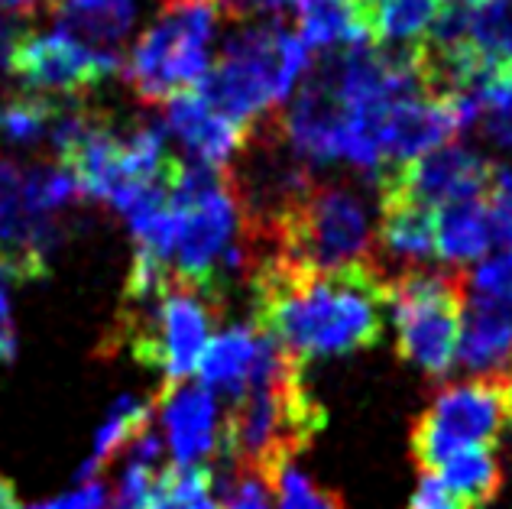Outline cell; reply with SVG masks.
Instances as JSON below:
<instances>
[{
	"instance_id": "obj_8",
	"label": "cell",
	"mask_w": 512,
	"mask_h": 509,
	"mask_svg": "<svg viewBox=\"0 0 512 509\" xmlns=\"http://www.w3.org/2000/svg\"><path fill=\"white\" fill-rule=\"evenodd\" d=\"M506 377H477L444 386L412 422V461L422 474H435L451 454L464 448H496L506 422Z\"/></svg>"
},
{
	"instance_id": "obj_25",
	"label": "cell",
	"mask_w": 512,
	"mask_h": 509,
	"mask_svg": "<svg viewBox=\"0 0 512 509\" xmlns=\"http://www.w3.org/2000/svg\"><path fill=\"white\" fill-rule=\"evenodd\" d=\"M470 43L493 62L512 59V0H483L470 23Z\"/></svg>"
},
{
	"instance_id": "obj_5",
	"label": "cell",
	"mask_w": 512,
	"mask_h": 509,
	"mask_svg": "<svg viewBox=\"0 0 512 509\" xmlns=\"http://www.w3.org/2000/svg\"><path fill=\"white\" fill-rule=\"evenodd\" d=\"M221 315L224 296L172 273L150 299L120 302L101 354L114 357L120 347H127L137 364L163 373V386H179L198 370Z\"/></svg>"
},
{
	"instance_id": "obj_31",
	"label": "cell",
	"mask_w": 512,
	"mask_h": 509,
	"mask_svg": "<svg viewBox=\"0 0 512 509\" xmlns=\"http://www.w3.org/2000/svg\"><path fill=\"white\" fill-rule=\"evenodd\" d=\"M0 10H4L7 17H30L36 10V0H0Z\"/></svg>"
},
{
	"instance_id": "obj_19",
	"label": "cell",
	"mask_w": 512,
	"mask_h": 509,
	"mask_svg": "<svg viewBox=\"0 0 512 509\" xmlns=\"http://www.w3.org/2000/svg\"><path fill=\"white\" fill-rule=\"evenodd\" d=\"M153 412H156V399H150V403H137V399H130V396L117 399L114 409L107 412V422L101 425L98 438H94V454H91V461L82 467L78 480H94L104 467H111V461L117 458V454L127 451L130 441L150 428Z\"/></svg>"
},
{
	"instance_id": "obj_16",
	"label": "cell",
	"mask_w": 512,
	"mask_h": 509,
	"mask_svg": "<svg viewBox=\"0 0 512 509\" xmlns=\"http://www.w3.org/2000/svg\"><path fill=\"white\" fill-rule=\"evenodd\" d=\"M496 244L493 214L483 198L454 202L435 211V257L448 263H470L487 257Z\"/></svg>"
},
{
	"instance_id": "obj_20",
	"label": "cell",
	"mask_w": 512,
	"mask_h": 509,
	"mask_svg": "<svg viewBox=\"0 0 512 509\" xmlns=\"http://www.w3.org/2000/svg\"><path fill=\"white\" fill-rule=\"evenodd\" d=\"M62 111L59 101H52L46 95H13L0 104V137L7 143H20V146H33L49 140L52 127H56V117Z\"/></svg>"
},
{
	"instance_id": "obj_22",
	"label": "cell",
	"mask_w": 512,
	"mask_h": 509,
	"mask_svg": "<svg viewBox=\"0 0 512 509\" xmlns=\"http://www.w3.org/2000/svg\"><path fill=\"white\" fill-rule=\"evenodd\" d=\"M78 192V182L59 163L36 166L23 176V211L33 218H56V211L69 208Z\"/></svg>"
},
{
	"instance_id": "obj_11",
	"label": "cell",
	"mask_w": 512,
	"mask_h": 509,
	"mask_svg": "<svg viewBox=\"0 0 512 509\" xmlns=\"http://www.w3.org/2000/svg\"><path fill=\"white\" fill-rule=\"evenodd\" d=\"M175 467H208L221 451L218 403L205 386H163L156 396Z\"/></svg>"
},
{
	"instance_id": "obj_3",
	"label": "cell",
	"mask_w": 512,
	"mask_h": 509,
	"mask_svg": "<svg viewBox=\"0 0 512 509\" xmlns=\"http://www.w3.org/2000/svg\"><path fill=\"white\" fill-rule=\"evenodd\" d=\"M325 422V406L305 383V364L279 347L250 390L231 403L218 454L276 484L282 467L312 445Z\"/></svg>"
},
{
	"instance_id": "obj_29",
	"label": "cell",
	"mask_w": 512,
	"mask_h": 509,
	"mask_svg": "<svg viewBox=\"0 0 512 509\" xmlns=\"http://www.w3.org/2000/svg\"><path fill=\"white\" fill-rule=\"evenodd\" d=\"M49 509H107V487L104 480H82V487L69 497H62L56 503H46Z\"/></svg>"
},
{
	"instance_id": "obj_4",
	"label": "cell",
	"mask_w": 512,
	"mask_h": 509,
	"mask_svg": "<svg viewBox=\"0 0 512 509\" xmlns=\"http://www.w3.org/2000/svg\"><path fill=\"white\" fill-rule=\"evenodd\" d=\"M308 65L312 49L299 33L282 23H247L227 36L195 91L214 111L256 130L295 95Z\"/></svg>"
},
{
	"instance_id": "obj_17",
	"label": "cell",
	"mask_w": 512,
	"mask_h": 509,
	"mask_svg": "<svg viewBox=\"0 0 512 509\" xmlns=\"http://www.w3.org/2000/svg\"><path fill=\"white\" fill-rule=\"evenodd\" d=\"M435 477L457 509H483L503 487V467L493 448H464L444 461Z\"/></svg>"
},
{
	"instance_id": "obj_6",
	"label": "cell",
	"mask_w": 512,
	"mask_h": 509,
	"mask_svg": "<svg viewBox=\"0 0 512 509\" xmlns=\"http://www.w3.org/2000/svg\"><path fill=\"white\" fill-rule=\"evenodd\" d=\"M218 0H159L156 20L137 36L124 75L143 104H166L195 88L211 65Z\"/></svg>"
},
{
	"instance_id": "obj_23",
	"label": "cell",
	"mask_w": 512,
	"mask_h": 509,
	"mask_svg": "<svg viewBox=\"0 0 512 509\" xmlns=\"http://www.w3.org/2000/svg\"><path fill=\"white\" fill-rule=\"evenodd\" d=\"M46 276L49 266L23 260L17 253L0 247V364H13L17 360V328H13L10 289L17 283H33V279H46Z\"/></svg>"
},
{
	"instance_id": "obj_13",
	"label": "cell",
	"mask_w": 512,
	"mask_h": 509,
	"mask_svg": "<svg viewBox=\"0 0 512 509\" xmlns=\"http://www.w3.org/2000/svg\"><path fill=\"white\" fill-rule=\"evenodd\" d=\"M435 257V208L399 195H380L376 224V270L383 279L419 270Z\"/></svg>"
},
{
	"instance_id": "obj_30",
	"label": "cell",
	"mask_w": 512,
	"mask_h": 509,
	"mask_svg": "<svg viewBox=\"0 0 512 509\" xmlns=\"http://www.w3.org/2000/svg\"><path fill=\"white\" fill-rule=\"evenodd\" d=\"M480 127L490 140L512 150V107H506V111H487L480 117Z\"/></svg>"
},
{
	"instance_id": "obj_27",
	"label": "cell",
	"mask_w": 512,
	"mask_h": 509,
	"mask_svg": "<svg viewBox=\"0 0 512 509\" xmlns=\"http://www.w3.org/2000/svg\"><path fill=\"white\" fill-rule=\"evenodd\" d=\"M23 172L0 156V247L17 240L23 227Z\"/></svg>"
},
{
	"instance_id": "obj_26",
	"label": "cell",
	"mask_w": 512,
	"mask_h": 509,
	"mask_svg": "<svg viewBox=\"0 0 512 509\" xmlns=\"http://www.w3.org/2000/svg\"><path fill=\"white\" fill-rule=\"evenodd\" d=\"M276 509H344V500L338 490L321 487L318 480L302 474L299 467L286 464L273 484Z\"/></svg>"
},
{
	"instance_id": "obj_33",
	"label": "cell",
	"mask_w": 512,
	"mask_h": 509,
	"mask_svg": "<svg viewBox=\"0 0 512 509\" xmlns=\"http://www.w3.org/2000/svg\"><path fill=\"white\" fill-rule=\"evenodd\" d=\"M431 509H457V506H454V503L448 500V503H441V506H431Z\"/></svg>"
},
{
	"instance_id": "obj_1",
	"label": "cell",
	"mask_w": 512,
	"mask_h": 509,
	"mask_svg": "<svg viewBox=\"0 0 512 509\" xmlns=\"http://www.w3.org/2000/svg\"><path fill=\"white\" fill-rule=\"evenodd\" d=\"M253 321L282 351L299 357H341L383 341L389 286L376 266L305 273L266 257L250 273Z\"/></svg>"
},
{
	"instance_id": "obj_14",
	"label": "cell",
	"mask_w": 512,
	"mask_h": 509,
	"mask_svg": "<svg viewBox=\"0 0 512 509\" xmlns=\"http://www.w3.org/2000/svg\"><path fill=\"white\" fill-rule=\"evenodd\" d=\"M457 364L480 377H509L512 373V305L474 296L464 305Z\"/></svg>"
},
{
	"instance_id": "obj_15",
	"label": "cell",
	"mask_w": 512,
	"mask_h": 509,
	"mask_svg": "<svg viewBox=\"0 0 512 509\" xmlns=\"http://www.w3.org/2000/svg\"><path fill=\"white\" fill-rule=\"evenodd\" d=\"M263 347H266V334L253 325H234L214 334L195 370L201 377V386L221 396H231L234 403V399L247 393L256 364L263 357Z\"/></svg>"
},
{
	"instance_id": "obj_7",
	"label": "cell",
	"mask_w": 512,
	"mask_h": 509,
	"mask_svg": "<svg viewBox=\"0 0 512 509\" xmlns=\"http://www.w3.org/2000/svg\"><path fill=\"white\" fill-rule=\"evenodd\" d=\"M386 286L396 321V354L425 377H448L461 338L467 276L412 270L389 279Z\"/></svg>"
},
{
	"instance_id": "obj_9",
	"label": "cell",
	"mask_w": 512,
	"mask_h": 509,
	"mask_svg": "<svg viewBox=\"0 0 512 509\" xmlns=\"http://www.w3.org/2000/svg\"><path fill=\"white\" fill-rule=\"evenodd\" d=\"M7 69L30 95H59L78 101L120 72V56L94 49L56 26L52 33L26 30L20 43L13 46Z\"/></svg>"
},
{
	"instance_id": "obj_28",
	"label": "cell",
	"mask_w": 512,
	"mask_h": 509,
	"mask_svg": "<svg viewBox=\"0 0 512 509\" xmlns=\"http://www.w3.org/2000/svg\"><path fill=\"white\" fill-rule=\"evenodd\" d=\"M467 289H474L480 299H496L512 305V250L480 260L474 276H467Z\"/></svg>"
},
{
	"instance_id": "obj_24",
	"label": "cell",
	"mask_w": 512,
	"mask_h": 509,
	"mask_svg": "<svg viewBox=\"0 0 512 509\" xmlns=\"http://www.w3.org/2000/svg\"><path fill=\"white\" fill-rule=\"evenodd\" d=\"M211 471H214V487L221 493L218 500L221 509H276L273 484L263 474L227 461H221V467H211Z\"/></svg>"
},
{
	"instance_id": "obj_18",
	"label": "cell",
	"mask_w": 512,
	"mask_h": 509,
	"mask_svg": "<svg viewBox=\"0 0 512 509\" xmlns=\"http://www.w3.org/2000/svg\"><path fill=\"white\" fill-rule=\"evenodd\" d=\"M299 36L308 49H318V52H331L338 46H347V49L373 46L367 26L360 23L350 0H302Z\"/></svg>"
},
{
	"instance_id": "obj_12",
	"label": "cell",
	"mask_w": 512,
	"mask_h": 509,
	"mask_svg": "<svg viewBox=\"0 0 512 509\" xmlns=\"http://www.w3.org/2000/svg\"><path fill=\"white\" fill-rule=\"evenodd\" d=\"M166 127L182 140L195 163H205L211 169H227V163L244 153L253 140L250 127L214 111L195 88L166 101Z\"/></svg>"
},
{
	"instance_id": "obj_21",
	"label": "cell",
	"mask_w": 512,
	"mask_h": 509,
	"mask_svg": "<svg viewBox=\"0 0 512 509\" xmlns=\"http://www.w3.org/2000/svg\"><path fill=\"white\" fill-rule=\"evenodd\" d=\"M214 471L208 467H166L156 474L146 509H221L211 497Z\"/></svg>"
},
{
	"instance_id": "obj_32",
	"label": "cell",
	"mask_w": 512,
	"mask_h": 509,
	"mask_svg": "<svg viewBox=\"0 0 512 509\" xmlns=\"http://www.w3.org/2000/svg\"><path fill=\"white\" fill-rule=\"evenodd\" d=\"M503 399H506V422L512 428V373L503 380Z\"/></svg>"
},
{
	"instance_id": "obj_10",
	"label": "cell",
	"mask_w": 512,
	"mask_h": 509,
	"mask_svg": "<svg viewBox=\"0 0 512 509\" xmlns=\"http://www.w3.org/2000/svg\"><path fill=\"white\" fill-rule=\"evenodd\" d=\"M493 163L487 156L461 143H444L412 163H402L396 169L383 172L376 179L380 195H399L409 202H419L428 208H444L454 202H477L487 198Z\"/></svg>"
},
{
	"instance_id": "obj_2",
	"label": "cell",
	"mask_w": 512,
	"mask_h": 509,
	"mask_svg": "<svg viewBox=\"0 0 512 509\" xmlns=\"http://www.w3.org/2000/svg\"><path fill=\"white\" fill-rule=\"evenodd\" d=\"M253 266L273 257L305 273H338L376 266V231L367 198L350 182L308 179L273 218L244 221Z\"/></svg>"
}]
</instances>
